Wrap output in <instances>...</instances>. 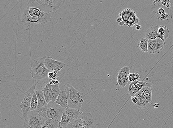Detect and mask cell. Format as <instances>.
I'll use <instances>...</instances> for the list:
<instances>
[{"instance_id": "74e56055", "label": "cell", "mask_w": 173, "mask_h": 128, "mask_svg": "<svg viewBox=\"0 0 173 128\" xmlns=\"http://www.w3.org/2000/svg\"><path fill=\"white\" fill-rule=\"evenodd\" d=\"M41 128H48V127L47 126H46L45 125V123H44V125H43V126H42V127H41Z\"/></svg>"}, {"instance_id": "484cf974", "label": "cell", "mask_w": 173, "mask_h": 128, "mask_svg": "<svg viewBox=\"0 0 173 128\" xmlns=\"http://www.w3.org/2000/svg\"><path fill=\"white\" fill-rule=\"evenodd\" d=\"M158 33L162 36L166 40L169 37L170 30L166 26H161L159 27Z\"/></svg>"}, {"instance_id": "4316f807", "label": "cell", "mask_w": 173, "mask_h": 128, "mask_svg": "<svg viewBox=\"0 0 173 128\" xmlns=\"http://www.w3.org/2000/svg\"><path fill=\"white\" fill-rule=\"evenodd\" d=\"M45 123L48 128H59V122L54 119L46 120Z\"/></svg>"}, {"instance_id": "3957f363", "label": "cell", "mask_w": 173, "mask_h": 128, "mask_svg": "<svg viewBox=\"0 0 173 128\" xmlns=\"http://www.w3.org/2000/svg\"><path fill=\"white\" fill-rule=\"evenodd\" d=\"M65 91L68 98V107L80 110L84 101L82 93L68 83L67 84Z\"/></svg>"}, {"instance_id": "d4e9b609", "label": "cell", "mask_w": 173, "mask_h": 128, "mask_svg": "<svg viewBox=\"0 0 173 128\" xmlns=\"http://www.w3.org/2000/svg\"><path fill=\"white\" fill-rule=\"evenodd\" d=\"M52 85L50 84V83L47 84L44 88L43 90V94L45 96L46 102L47 103L51 101L50 96L51 91Z\"/></svg>"}, {"instance_id": "f1b7e54d", "label": "cell", "mask_w": 173, "mask_h": 128, "mask_svg": "<svg viewBox=\"0 0 173 128\" xmlns=\"http://www.w3.org/2000/svg\"><path fill=\"white\" fill-rule=\"evenodd\" d=\"M141 78L140 76L137 73H131L128 76L129 81L132 82H133L137 81L138 79Z\"/></svg>"}, {"instance_id": "8d00e7d4", "label": "cell", "mask_w": 173, "mask_h": 128, "mask_svg": "<svg viewBox=\"0 0 173 128\" xmlns=\"http://www.w3.org/2000/svg\"><path fill=\"white\" fill-rule=\"evenodd\" d=\"M159 105V104H157H157H154V105L153 107H154V108H158Z\"/></svg>"}, {"instance_id": "ac0fdd59", "label": "cell", "mask_w": 173, "mask_h": 128, "mask_svg": "<svg viewBox=\"0 0 173 128\" xmlns=\"http://www.w3.org/2000/svg\"><path fill=\"white\" fill-rule=\"evenodd\" d=\"M35 93L38 99V106L37 108L48 106V103L46 102L43 91L41 90L36 91Z\"/></svg>"}, {"instance_id": "30bf717a", "label": "cell", "mask_w": 173, "mask_h": 128, "mask_svg": "<svg viewBox=\"0 0 173 128\" xmlns=\"http://www.w3.org/2000/svg\"><path fill=\"white\" fill-rule=\"evenodd\" d=\"M148 53H158L164 49L165 44L162 40L157 39L149 40L148 42Z\"/></svg>"}, {"instance_id": "7c38bea8", "label": "cell", "mask_w": 173, "mask_h": 128, "mask_svg": "<svg viewBox=\"0 0 173 128\" xmlns=\"http://www.w3.org/2000/svg\"><path fill=\"white\" fill-rule=\"evenodd\" d=\"M130 74V69L128 66L123 67L120 70L117 79L118 84L120 87L124 88L128 84Z\"/></svg>"}, {"instance_id": "4dcf8cb0", "label": "cell", "mask_w": 173, "mask_h": 128, "mask_svg": "<svg viewBox=\"0 0 173 128\" xmlns=\"http://www.w3.org/2000/svg\"><path fill=\"white\" fill-rule=\"evenodd\" d=\"M48 108V106L41 107V108L37 109V110L38 111L41 112L42 113H45L47 110Z\"/></svg>"}, {"instance_id": "5b68a950", "label": "cell", "mask_w": 173, "mask_h": 128, "mask_svg": "<svg viewBox=\"0 0 173 128\" xmlns=\"http://www.w3.org/2000/svg\"><path fill=\"white\" fill-rule=\"evenodd\" d=\"M48 108L46 112L42 113L39 111L40 115L46 120L53 119L60 122L65 109L55 102L50 101L48 103Z\"/></svg>"}, {"instance_id": "83f0119b", "label": "cell", "mask_w": 173, "mask_h": 128, "mask_svg": "<svg viewBox=\"0 0 173 128\" xmlns=\"http://www.w3.org/2000/svg\"><path fill=\"white\" fill-rule=\"evenodd\" d=\"M38 106V101L37 96L35 92L32 96L31 102V106L30 111H33L37 109Z\"/></svg>"}, {"instance_id": "2e32d148", "label": "cell", "mask_w": 173, "mask_h": 128, "mask_svg": "<svg viewBox=\"0 0 173 128\" xmlns=\"http://www.w3.org/2000/svg\"><path fill=\"white\" fill-rule=\"evenodd\" d=\"M158 26L152 27L145 32V37L149 40H154L157 38Z\"/></svg>"}, {"instance_id": "52a82bcc", "label": "cell", "mask_w": 173, "mask_h": 128, "mask_svg": "<svg viewBox=\"0 0 173 128\" xmlns=\"http://www.w3.org/2000/svg\"><path fill=\"white\" fill-rule=\"evenodd\" d=\"M93 126L92 114L82 113L72 123L62 128H91Z\"/></svg>"}, {"instance_id": "e575fe53", "label": "cell", "mask_w": 173, "mask_h": 128, "mask_svg": "<svg viewBox=\"0 0 173 128\" xmlns=\"http://www.w3.org/2000/svg\"><path fill=\"white\" fill-rule=\"evenodd\" d=\"M158 12L159 14L162 15L165 13V10L162 7H160L158 9Z\"/></svg>"}, {"instance_id": "5bb4252c", "label": "cell", "mask_w": 173, "mask_h": 128, "mask_svg": "<svg viewBox=\"0 0 173 128\" xmlns=\"http://www.w3.org/2000/svg\"><path fill=\"white\" fill-rule=\"evenodd\" d=\"M137 96L138 102L135 105L136 108L140 109H145L149 105V103L143 95L138 92L135 95Z\"/></svg>"}, {"instance_id": "f546056e", "label": "cell", "mask_w": 173, "mask_h": 128, "mask_svg": "<svg viewBox=\"0 0 173 128\" xmlns=\"http://www.w3.org/2000/svg\"><path fill=\"white\" fill-rule=\"evenodd\" d=\"M161 3L168 8H170L171 6L170 1H162L161 2Z\"/></svg>"}, {"instance_id": "9a60e30c", "label": "cell", "mask_w": 173, "mask_h": 128, "mask_svg": "<svg viewBox=\"0 0 173 128\" xmlns=\"http://www.w3.org/2000/svg\"><path fill=\"white\" fill-rule=\"evenodd\" d=\"M133 10L130 9H126L119 13V15L122 19V21L119 23V25L120 26L126 25V23L127 22L128 19Z\"/></svg>"}, {"instance_id": "603a6c76", "label": "cell", "mask_w": 173, "mask_h": 128, "mask_svg": "<svg viewBox=\"0 0 173 128\" xmlns=\"http://www.w3.org/2000/svg\"><path fill=\"white\" fill-rule=\"evenodd\" d=\"M149 40L146 37L142 38L138 43V47L142 51L148 53V42Z\"/></svg>"}, {"instance_id": "d6a6232c", "label": "cell", "mask_w": 173, "mask_h": 128, "mask_svg": "<svg viewBox=\"0 0 173 128\" xmlns=\"http://www.w3.org/2000/svg\"><path fill=\"white\" fill-rule=\"evenodd\" d=\"M132 102H133L134 105H136L138 102V98L136 95H134V96H132Z\"/></svg>"}, {"instance_id": "8fae6325", "label": "cell", "mask_w": 173, "mask_h": 128, "mask_svg": "<svg viewBox=\"0 0 173 128\" xmlns=\"http://www.w3.org/2000/svg\"><path fill=\"white\" fill-rule=\"evenodd\" d=\"M145 87H148L151 88L153 87V84L138 81L132 82L129 85L128 93L132 96H134L136 93L139 92L140 91Z\"/></svg>"}, {"instance_id": "6da1fadb", "label": "cell", "mask_w": 173, "mask_h": 128, "mask_svg": "<svg viewBox=\"0 0 173 128\" xmlns=\"http://www.w3.org/2000/svg\"><path fill=\"white\" fill-rule=\"evenodd\" d=\"M28 6L23 14L20 16L19 25L22 30L30 32L32 28L48 22L57 23L58 22L57 18H53L52 17L51 15L53 12L47 13L42 11L41 16L39 18H32L28 14L29 6L28 5Z\"/></svg>"}, {"instance_id": "44dd1931", "label": "cell", "mask_w": 173, "mask_h": 128, "mask_svg": "<svg viewBox=\"0 0 173 128\" xmlns=\"http://www.w3.org/2000/svg\"><path fill=\"white\" fill-rule=\"evenodd\" d=\"M61 91L59 87V84L57 85H54L52 86L50 96L51 101L52 102H55Z\"/></svg>"}, {"instance_id": "1f68e13d", "label": "cell", "mask_w": 173, "mask_h": 128, "mask_svg": "<svg viewBox=\"0 0 173 128\" xmlns=\"http://www.w3.org/2000/svg\"><path fill=\"white\" fill-rule=\"evenodd\" d=\"M169 14L168 13H165L161 15V19L162 20H166L168 18Z\"/></svg>"}, {"instance_id": "d6986e66", "label": "cell", "mask_w": 173, "mask_h": 128, "mask_svg": "<svg viewBox=\"0 0 173 128\" xmlns=\"http://www.w3.org/2000/svg\"><path fill=\"white\" fill-rule=\"evenodd\" d=\"M64 112L69 117L74 120H76L82 113L80 112V110L69 107L65 109Z\"/></svg>"}, {"instance_id": "cb8c5ba5", "label": "cell", "mask_w": 173, "mask_h": 128, "mask_svg": "<svg viewBox=\"0 0 173 128\" xmlns=\"http://www.w3.org/2000/svg\"><path fill=\"white\" fill-rule=\"evenodd\" d=\"M42 11L39 8L29 6L28 14L33 18H39L41 16Z\"/></svg>"}, {"instance_id": "7402d4cb", "label": "cell", "mask_w": 173, "mask_h": 128, "mask_svg": "<svg viewBox=\"0 0 173 128\" xmlns=\"http://www.w3.org/2000/svg\"><path fill=\"white\" fill-rule=\"evenodd\" d=\"M75 120L69 117L64 111L61 121L59 122V128H62L66 126L69 124L72 123Z\"/></svg>"}, {"instance_id": "ffe728a7", "label": "cell", "mask_w": 173, "mask_h": 128, "mask_svg": "<svg viewBox=\"0 0 173 128\" xmlns=\"http://www.w3.org/2000/svg\"><path fill=\"white\" fill-rule=\"evenodd\" d=\"M140 94L147 99L149 102L150 103L152 100V92L151 88L145 87L143 88L139 92Z\"/></svg>"}, {"instance_id": "836d02e7", "label": "cell", "mask_w": 173, "mask_h": 128, "mask_svg": "<svg viewBox=\"0 0 173 128\" xmlns=\"http://www.w3.org/2000/svg\"><path fill=\"white\" fill-rule=\"evenodd\" d=\"M54 73L53 72L50 71L49 72V74H48V76L50 80H51L52 79L53 76L54 75Z\"/></svg>"}, {"instance_id": "9c48e42d", "label": "cell", "mask_w": 173, "mask_h": 128, "mask_svg": "<svg viewBox=\"0 0 173 128\" xmlns=\"http://www.w3.org/2000/svg\"><path fill=\"white\" fill-rule=\"evenodd\" d=\"M44 64L46 68L52 72H58L64 69L66 66L64 63L55 60L53 57L50 56L46 57Z\"/></svg>"}, {"instance_id": "4fadbf2b", "label": "cell", "mask_w": 173, "mask_h": 128, "mask_svg": "<svg viewBox=\"0 0 173 128\" xmlns=\"http://www.w3.org/2000/svg\"><path fill=\"white\" fill-rule=\"evenodd\" d=\"M55 102L62 108L65 109L68 107V98L65 91H61Z\"/></svg>"}, {"instance_id": "ba28073f", "label": "cell", "mask_w": 173, "mask_h": 128, "mask_svg": "<svg viewBox=\"0 0 173 128\" xmlns=\"http://www.w3.org/2000/svg\"><path fill=\"white\" fill-rule=\"evenodd\" d=\"M36 86L34 83L33 86L26 92L24 98L20 104L23 117L24 118L27 116L28 112L30 111L31 102L32 96L35 92Z\"/></svg>"}, {"instance_id": "7a4b0ae2", "label": "cell", "mask_w": 173, "mask_h": 128, "mask_svg": "<svg viewBox=\"0 0 173 128\" xmlns=\"http://www.w3.org/2000/svg\"><path fill=\"white\" fill-rule=\"evenodd\" d=\"M46 57L44 56L34 60L30 66V73L33 81L39 84L46 85L50 81L48 74L50 71L46 68L44 64Z\"/></svg>"}, {"instance_id": "8992f818", "label": "cell", "mask_w": 173, "mask_h": 128, "mask_svg": "<svg viewBox=\"0 0 173 128\" xmlns=\"http://www.w3.org/2000/svg\"><path fill=\"white\" fill-rule=\"evenodd\" d=\"M46 120L37 109L30 111L25 118L24 126L25 128H41Z\"/></svg>"}, {"instance_id": "277c9868", "label": "cell", "mask_w": 173, "mask_h": 128, "mask_svg": "<svg viewBox=\"0 0 173 128\" xmlns=\"http://www.w3.org/2000/svg\"><path fill=\"white\" fill-rule=\"evenodd\" d=\"M28 2V5L30 7H37L42 11L51 13L55 12L57 10L63 1L59 0H32Z\"/></svg>"}, {"instance_id": "d590c367", "label": "cell", "mask_w": 173, "mask_h": 128, "mask_svg": "<svg viewBox=\"0 0 173 128\" xmlns=\"http://www.w3.org/2000/svg\"><path fill=\"white\" fill-rule=\"evenodd\" d=\"M142 27L139 25L137 24L136 26V30H139L141 29Z\"/></svg>"}, {"instance_id": "e0dca14e", "label": "cell", "mask_w": 173, "mask_h": 128, "mask_svg": "<svg viewBox=\"0 0 173 128\" xmlns=\"http://www.w3.org/2000/svg\"><path fill=\"white\" fill-rule=\"evenodd\" d=\"M140 22V20L138 18L135 11H133L128 18L126 25L128 26L130 28L132 27L135 24H138Z\"/></svg>"}, {"instance_id": "f35d334b", "label": "cell", "mask_w": 173, "mask_h": 128, "mask_svg": "<svg viewBox=\"0 0 173 128\" xmlns=\"http://www.w3.org/2000/svg\"><path fill=\"white\" fill-rule=\"evenodd\" d=\"M54 73V74H56V75H57L58 73V72L56 71H53Z\"/></svg>"}]
</instances>
